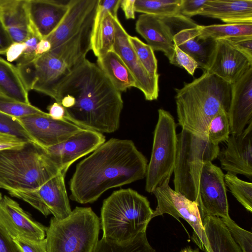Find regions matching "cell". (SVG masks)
Masks as SVG:
<instances>
[{
    "label": "cell",
    "mask_w": 252,
    "mask_h": 252,
    "mask_svg": "<svg viewBox=\"0 0 252 252\" xmlns=\"http://www.w3.org/2000/svg\"><path fill=\"white\" fill-rule=\"evenodd\" d=\"M69 94L74 105L65 108L64 119L84 128L111 133L120 126L124 102L97 64L86 59L72 68L59 85L56 102Z\"/></svg>",
    "instance_id": "cell-1"
},
{
    "label": "cell",
    "mask_w": 252,
    "mask_h": 252,
    "mask_svg": "<svg viewBox=\"0 0 252 252\" xmlns=\"http://www.w3.org/2000/svg\"><path fill=\"white\" fill-rule=\"evenodd\" d=\"M147 166L132 140L111 138L77 164L69 181L70 198L93 203L109 189L145 178Z\"/></svg>",
    "instance_id": "cell-2"
},
{
    "label": "cell",
    "mask_w": 252,
    "mask_h": 252,
    "mask_svg": "<svg viewBox=\"0 0 252 252\" xmlns=\"http://www.w3.org/2000/svg\"><path fill=\"white\" fill-rule=\"evenodd\" d=\"M175 91L178 124L198 136L207 138L209 124L221 109L228 112L230 84L206 71Z\"/></svg>",
    "instance_id": "cell-3"
},
{
    "label": "cell",
    "mask_w": 252,
    "mask_h": 252,
    "mask_svg": "<svg viewBox=\"0 0 252 252\" xmlns=\"http://www.w3.org/2000/svg\"><path fill=\"white\" fill-rule=\"evenodd\" d=\"M154 210L147 198L130 188L115 190L102 204V238L118 243L129 242L146 232Z\"/></svg>",
    "instance_id": "cell-4"
},
{
    "label": "cell",
    "mask_w": 252,
    "mask_h": 252,
    "mask_svg": "<svg viewBox=\"0 0 252 252\" xmlns=\"http://www.w3.org/2000/svg\"><path fill=\"white\" fill-rule=\"evenodd\" d=\"M60 171L42 149L32 143L0 151V189L8 192L37 189Z\"/></svg>",
    "instance_id": "cell-5"
},
{
    "label": "cell",
    "mask_w": 252,
    "mask_h": 252,
    "mask_svg": "<svg viewBox=\"0 0 252 252\" xmlns=\"http://www.w3.org/2000/svg\"><path fill=\"white\" fill-rule=\"evenodd\" d=\"M177 145L174 169V190L189 199L199 203V180L203 163L218 158L220 148L207 138L184 129L177 135Z\"/></svg>",
    "instance_id": "cell-6"
},
{
    "label": "cell",
    "mask_w": 252,
    "mask_h": 252,
    "mask_svg": "<svg viewBox=\"0 0 252 252\" xmlns=\"http://www.w3.org/2000/svg\"><path fill=\"white\" fill-rule=\"evenodd\" d=\"M100 222L91 207H76L63 220L52 218L46 228L47 252H93Z\"/></svg>",
    "instance_id": "cell-7"
},
{
    "label": "cell",
    "mask_w": 252,
    "mask_h": 252,
    "mask_svg": "<svg viewBox=\"0 0 252 252\" xmlns=\"http://www.w3.org/2000/svg\"><path fill=\"white\" fill-rule=\"evenodd\" d=\"M158 120L154 132L149 163L146 175L145 190L149 193L173 173L177 154L176 125L168 111L158 110Z\"/></svg>",
    "instance_id": "cell-8"
},
{
    "label": "cell",
    "mask_w": 252,
    "mask_h": 252,
    "mask_svg": "<svg viewBox=\"0 0 252 252\" xmlns=\"http://www.w3.org/2000/svg\"><path fill=\"white\" fill-rule=\"evenodd\" d=\"M169 181L166 180L152 192L157 200L152 218L167 214L178 221L180 218L184 219L193 229V241L205 252H211L197 203L173 189Z\"/></svg>",
    "instance_id": "cell-9"
},
{
    "label": "cell",
    "mask_w": 252,
    "mask_h": 252,
    "mask_svg": "<svg viewBox=\"0 0 252 252\" xmlns=\"http://www.w3.org/2000/svg\"><path fill=\"white\" fill-rule=\"evenodd\" d=\"M28 90H35L56 99L57 90L70 69L64 62L48 52L16 66Z\"/></svg>",
    "instance_id": "cell-10"
},
{
    "label": "cell",
    "mask_w": 252,
    "mask_h": 252,
    "mask_svg": "<svg viewBox=\"0 0 252 252\" xmlns=\"http://www.w3.org/2000/svg\"><path fill=\"white\" fill-rule=\"evenodd\" d=\"M66 173L60 171L37 189L15 190L9 193L27 202L45 217L52 214L57 220L64 219L72 212L64 182Z\"/></svg>",
    "instance_id": "cell-11"
},
{
    "label": "cell",
    "mask_w": 252,
    "mask_h": 252,
    "mask_svg": "<svg viewBox=\"0 0 252 252\" xmlns=\"http://www.w3.org/2000/svg\"><path fill=\"white\" fill-rule=\"evenodd\" d=\"M224 174L211 161L203 163L199 180V203L201 219L210 215L220 218L229 215Z\"/></svg>",
    "instance_id": "cell-12"
},
{
    "label": "cell",
    "mask_w": 252,
    "mask_h": 252,
    "mask_svg": "<svg viewBox=\"0 0 252 252\" xmlns=\"http://www.w3.org/2000/svg\"><path fill=\"white\" fill-rule=\"evenodd\" d=\"M16 119L26 131L32 143L42 149L65 141L84 129L66 120H54L46 112Z\"/></svg>",
    "instance_id": "cell-13"
},
{
    "label": "cell",
    "mask_w": 252,
    "mask_h": 252,
    "mask_svg": "<svg viewBox=\"0 0 252 252\" xmlns=\"http://www.w3.org/2000/svg\"><path fill=\"white\" fill-rule=\"evenodd\" d=\"M115 38L113 50L126 64L136 83V88L144 94L147 100H156L158 97L159 76H151L138 59L129 39V34L118 17L113 18Z\"/></svg>",
    "instance_id": "cell-14"
},
{
    "label": "cell",
    "mask_w": 252,
    "mask_h": 252,
    "mask_svg": "<svg viewBox=\"0 0 252 252\" xmlns=\"http://www.w3.org/2000/svg\"><path fill=\"white\" fill-rule=\"evenodd\" d=\"M105 142L102 133L83 129L65 141L42 150L60 170L67 172L74 162L93 152Z\"/></svg>",
    "instance_id": "cell-15"
},
{
    "label": "cell",
    "mask_w": 252,
    "mask_h": 252,
    "mask_svg": "<svg viewBox=\"0 0 252 252\" xmlns=\"http://www.w3.org/2000/svg\"><path fill=\"white\" fill-rule=\"evenodd\" d=\"M252 63L225 39L214 40L205 71L232 84L250 68Z\"/></svg>",
    "instance_id": "cell-16"
},
{
    "label": "cell",
    "mask_w": 252,
    "mask_h": 252,
    "mask_svg": "<svg viewBox=\"0 0 252 252\" xmlns=\"http://www.w3.org/2000/svg\"><path fill=\"white\" fill-rule=\"evenodd\" d=\"M0 225L12 238L40 241L46 237V228L33 219L18 202L4 195L0 202Z\"/></svg>",
    "instance_id": "cell-17"
},
{
    "label": "cell",
    "mask_w": 252,
    "mask_h": 252,
    "mask_svg": "<svg viewBox=\"0 0 252 252\" xmlns=\"http://www.w3.org/2000/svg\"><path fill=\"white\" fill-rule=\"evenodd\" d=\"M239 135L229 136L218 157L227 172L252 178V121Z\"/></svg>",
    "instance_id": "cell-18"
},
{
    "label": "cell",
    "mask_w": 252,
    "mask_h": 252,
    "mask_svg": "<svg viewBox=\"0 0 252 252\" xmlns=\"http://www.w3.org/2000/svg\"><path fill=\"white\" fill-rule=\"evenodd\" d=\"M99 1L69 0L67 11L60 24L45 38L51 45L50 50L67 41L94 20Z\"/></svg>",
    "instance_id": "cell-19"
},
{
    "label": "cell",
    "mask_w": 252,
    "mask_h": 252,
    "mask_svg": "<svg viewBox=\"0 0 252 252\" xmlns=\"http://www.w3.org/2000/svg\"><path fill=\"white\" fill-rule=\"evenodd\" d=\"M228 110L230 134L239 135L252 121V67L230 85Z\"/></svg>",
    "instance_id": "cell-20"
},
{
    "label": "cell",
    "mask_w": 252,
    "mask_h": 252,
    "mask_svg": "<svg viewBox=\"0 0 252 252\" xmlns=\"http://www.w3.org/2000/svg\"><path fill=\"white\" fill-rule=\"evenodd\" d=\"M69 0H27L32 29L41 39L51 34L66 13Z\"/></svg>",
    "instance_id": "cell-21"
},
{
    "label": "cell",
    "mask_w": 252,
    "mask_h": 252,
    "mask_svg": "<svg viewBox=\"0 0 252 252\" xmlns=\"http://www.w3.org/2000/svg\"><path fill=\"white\" fill-rule=\"evenodd\" d=\"M135 30L147 41L154 51L163 52L170 63L173 64L174 58V33L163 18L151 15H139Z\"/></svg>",
    "instance_id": "cell-22"
},
{
    "label": "cell",
    "mask_w": 252,
    "mask_h": 252,
    "mask_svg": "<svg viewBox=\"0 0 252 252\" xmlns=\"http://www.w3.org/2000/svg\"><path fill=\"white\" fill-rule=\"evenodd\" d=\"M0 20L13 43L24 42L32 32L27 0H0Z\"/></svg>",
    "instance_id": "cell-23"
},
{
    "label": "cell",
    "mask_w": 252,
    "mask_h": 252,
    "mask_svg": "<svg viewBox=\"0 0 252 252\" xmlns=\"http://www.w3.org/2000/svg\"><path fill=\"white\" fill-rule=\"evenodd\" d=\"M198 15L226 24H252V0H207Z\"/></svg>",
    "instance_id": "cell-24"
},
{
    "label": "cell",
    "mask_w": 252,
    "mask_h": 252,
    "mask_svg": "<svg viewBox=\"0 0 252 252\" xmlns=\"http://www.w3.org/2000/svg\"><path fill=\"white\" fill-rule=\"evenodd\" d=\"M94 20L49 52L63 60L71 70L86 59L87 53L91 50V39Z\"/></svg>",
    "instance_id": "cell-25"
},
{
    "label": "cell",
    "mask_w": 252,
    "mask_h": 252,
    "mask_svg": "<svg viewBox=\"0 0 252 252\" xmlns=\"http://www.w3.org/2000/svg\"><path fill=\"white\" fill-rule=\"evenodd\" d=\"M197 26L187 27L178 31L174 34L173 42L178 48L193 58L198 67L205 71L214 40L198 39Z\"/></svg>",
    "instance_id": "cell-26"
},
{
    "label": "cell",
    "mask_w": 252,
    "mask_h": 252,
    "mask_svg": "<svg viewBox=\"0 0 252 252\" xmlns=\"http://www.w3.org/2000/svg\"><path fill=\"white\" fill-rule=\"evenodd\" d=\"M113 18L109 12L98 6L91 39V50L97 58L113 50L115 38Z\"/></svg>",
    "instance_id": "cell-27"
},
{
    "label": "cell",
    "mask_w": 252,
    "mask_h": 252,
    "mask_svg": "<svg viewBox=\"0 0 252 252\" xmlns=\"http://www.w3.org/2000/svg\"><path fill=\"white\" fill-rule=\"evenodd\" d=\"M97 65L120 92L136 88V81L118 55L113 50L97 58Z\"/></svg>",
    "instance_id": "cell-28"
},
{
    "label": "cell",
    "mask_w": 252,
    "mask_h": 252,
    "mask_svg": "<svg viewBox=\"0 0 252 252\" xmlns=\"http://www.w3.org/2000/svg\"><path fill=\"white\" fill-rule=\"evenodd\" d=\"M0 92L9 100L31 104L17 67L0 57Z\"/></svg>",
    "instance_id": "cell-29"
},
{
    "label": "cell",
    "mask_w": 252,
    "mask_h": 252,
    "mask_svg": "<svg viewBox=\"0 0 252 252\" xmlns=\"http://www.w3.org/2000/svg\"><path fill=\"white\" fill-rule=\"evenodd\" d=\"M202 222L211 252H242L220 218L207 215Z\"/></svg>",
    "instance_id": "cell-30"
},
{
    "label": "cell",
    "mask_w": 252,
    "mask_h": 252,
    "mask_svg": "<svg viewBox=\"0 0 252 252\" xmlns=\"http://www.w3.org/2000/svg\"><path fill=\"white\" fill-rule=\"evenodd\" d=\"M199 40H216L252 35V24H224L196 27Z\"/></svg>",
    "instance_id": "cell-31"
},
{
    "label": "cell",
    "mask_w": 252,
    "mask_h": 252,
    "mask_svg": "<svg viewBox=\"0 0 252 252\" xmlns=\"http://www.w3.org/2000/svg\"><path fill=\"white\" fill-rule=\"evenodd\" d=\"M182 0H135V11L162 18H171L180 14Z\"/></svg>",
    "instance_id": "cell-32"
},
{
    "label": "cell",
    "mask_w": 252,
    "mask_h": 252,
    "mask_svg": "<svg viewBox=\"0 0 252 252\" xmlns=\"http://www.w3.org/2000/svg\"><path fill=\"white\" fill-rule=\"evenodd\" d=\"M93 252H156L149 244L146 232L140 233L133 240L118 243L103 238L98 240Z\"/></svg>",
    "instance_id": "cell-33"
},
{
    "label": "cell",
    "mask_w": 252,
    "mask_h": 252,
    "mask_svg": "<svg viewBox=\"0 0 252 252\" xmlns=\"http://www.w3.org/2000/svg\"><path fill=\"white\" fill-rule=\"evenodd\" d=\"M225 186L237 201L249 212H252V184L239 179L235 174H224Z\"/></svg>",
    "instance_id": "cell-34"
},
{
    "label": "cell",
    "mask_w": 252,
    "mask_h": 252,
    "mask_svg": "<svg viewBox=\"0 0 252 252\" xmlns=\"http://www.w3.org/2000/svg\"><path fill=\"white\" fill-rule=\"evenodd\" d=\"M230 134L227 111L222 108L211 120L207 130V138L214 145L226 142Z\"/></svg>",
    "instance_id": "cell-35"
},
{
    "label": "cell",
    "mask_w": 252,
    "mask_h": 252,
    "mask_svg": "<svg viewBox=\"0 0 252 252\" xmlns=\"http://www.w3.org/2000/svg\"><path fill=\"white\" fill-rule=\"evenodd\" d=\"M128 39L138 59L148 73L153 77L159 76L158 72V61L151 46L136 36L129 35Z\"/></svg>",
    "instance_id": "cell-36"
},
{
    "label": "cell",
    "mask_w": 252,
    "mask_h": 252,
    "mask_svg": "<svg viewBox=\"0 0 252 252\" xmlns=\"http://www.w3.org/2000/svg\"><path fill=\"white\" fill-rule=\"evenodd\" d=\"M0 112L16 118L42 114L45 113L31 104L6 99H0Z\"/></svg>",
    "instance_id": "cell-37"
},
{
    "label": "cell",
    "mask_w": 252,
    "mask_h": 252,
    "mask_svg": "<svg viewBox=\"0 0 252 252\" xmlns=\"http://www.w3.org/2000/svg\"><path fill=\"white\" fill-rule=\"evenodd\" d=\"M220 219L242 252H252V232L240 227L229 216Z\"/></svg>",
    "instance_id": "cell-38"
},
{
    "label": "cell",
    "mask_w": 252,
    "mask_h": 252,
    "mask_svg": "<svg viewBox=\"0 0 252 252\" xmlns=\"http://www.w3.org/2000/svg\"><path fill=\"white\" fill-rule=\"evenodd\" d=\"M0 132L24 139L32 143L26 131L15 118L0 112Z\"/></svg>",
    "instance_id": "cell-39"
},
{
    "label": "cell",
    "mask_w": 252,
    "mask_h": 252,
    "mask_svg": "<svg viewBox=\"0 0 252 252\" xmlns=\"http://www.w3.org/2000/svg\"><path fill=\"white\" fill-rule=\"evenodd\" d=\"M32 30L30 35L24 42L26 44V48L17 60V66L28 63L38 56L35 54V50L41 39L32 29Z\"/></svg>",
    "instance_id": "cell-40"
},
{
    "label": "cell",
    "mask_w": 252,
    "mask_h": 252,
    "mask_svg": "<svg viewBox=\"0 0 252 252\" xmlns=\"http://www.w3.org/2000/svg\"><path fill=\"white\" fill-rule=\"evenodd\" d=\"M174 65L184 68L191 75L198 67L196 61L190 56L185 53L174 44Z\"/></svg>",
    "instance_id": "cell-41"
},
{
    "label": "cell",
    "mask_w": 252,
    "mask_h": 252,
    "mask_svg": "<svg viewBox=\"0 0 252 252\" xmlns=\"http://www.w3.org/2000/svg\"><path fill=\"white\" fill-rule=\"evenodd\" d=\"M13 240L22 252H47L46 238L40 241L22 237H15Z\"/></svg>",
    "instance_id": "cell-42"
},
{
    "label": "cell",
    "mask_w": 252,
    "mask_h": 252,
    "mask_svg": "<svg viewBox=\"0 0 252 252\" xmlns=\"http://www.w3.org/2000/svg\"><path fill=\"white\" fill-rule=\"evenodd\" d=\"M225 40L252 63V35L234 37Z\"/></svg>",
    "instance_id": "cell-43"
},
{
    "label": "cell",
    "mask_w": 252,
    "mask_h": 252,
    "mask_svg": "<svg viewBox=\"0 0 252 252\" xmlns=\"http://www.w3.org/2000/svg\"><path fill=\"white\" fill-rule=\"evenodd\" d=\"M29 143L24 139L0 132V151L21 149Z\"/></svg>",
    "instance_id": "cell-44"
},
{
    "label": "cell",
    "mask_w": 252,
    "mask_h": 252,
    "mask_svg": "<svg viewBox=\"0 0 252 252\" xmlns=\"http://www.w3.org/2000/svg\"><path fill=\"white\" fill-rule=\"evenodd\" d=\"M207 0H182L181 15L189 18L198 15Z\"/></svg>",
    "instance_id": "cell-45"
},
{
    "label": "cell",
    "mask_w": 252,
    "mask_h": 252,
    "mask_svg": "<svg viewBox=\"0 0 252 252\" xmlns=\"http://www.w3.org/2000/svg\"><path fill=\"white\" fill-rule=\"evenodd\" d=\"M0 252H22L13 238L0 225Z\"/></svg>",
    "instance_id": "cell-46"
},
{
    "label": "cell",
    "mask_w": 252,
    "mask_h": 252,
    "mask_svg": "<svg viewBox=\"0 0 252 252\" xmlns=\"http://www.w3.org/2000/svg\"><path fill=\"white\" fill-rule=\"evenodd\" d=\"M25 42L13 43L6 52L7 60L9 62L17 61L26 48Z\"/></svg>",
    "instance_id": "cell-47"
},
{
    "label": "cell",
    "mask_w": 252,
    "mask_h": 252,
    "mask_svg": "<svg viewBox=\"0 0 252 252\" xmlns=\"http://www.w3.org/2000/svg\"><path fill=\"white\" fill-rule=\"evenodd\" d=\"M121 0H99L98 6L109 12L113 18L117 17Z\"/></svg>",
    "instance_id": "cell-48"
},
{
    "label": "cell",
    "mask_w": 252,
    "mask_h": 252,
    "mask_svg": "<svg viewBox=\"0 0 252 252\" xmlns=\"http://www.w3.org/2000/svg\"><path fill=\"white\" fill-rule=\"evenodd\" d=\"M12 43L11 39L0 20V55L5 54Z\"/></svg>",
    "instance_id": "cell-49"
},
{
    "label": "cell",
    "mask_w": 252,
    "mask_h": 252,
    "mask_svg": "<svg viewBox=\"0 0 252 252\" xmlns=\"http://www.w3.org/2000/svg\"><path fill=\"white\" fill-rule=\"evenodd\" d=\"M47 109L49 115L53 119L56 120H63L64 119L65 114V108L61 103L55 102L48 106Z\"/></svg>",
    "instance_id": "cell-50"
},
{
    "label": "cell",
    "mask_w": 252,
    "mask_h": 252,
    "mask_svg": "<svg viewBox=\"0 0 252 252\" xmlns=\"http://www.w3.org/2000/svg\"><path fill=\"white\" fill-rule=\"evenodd\" d=\"M135 0H121L120 6L127 19L135 18Z\"/></svg>",
    "instance_id": "cell-51"
},
{
    "label": "cell",
    "mask_w": 252,
    "mask_h": 252,
    "mask_svg": "<svg viewBox=\"0 0 252 252\" xmlns=\"http://www.w3.org/2000/svg\"><path fill=\"white\" fill-rule=\"evenodd\" d=\"M51 45L49 41L46 39H41L37 45L35 54L39 56L50 51Z\"/></svg>",
    "instance_id": "cell-52"
},
{
    "label": "cell",
    "mask_w": 252,
    "mask_h": 252,
    "mask_svg": "<svg viewBox=\"0 0 252 252\" xmlns=\"http://www.w3.org/2000/svg\"><path fill=\"white\" fill-rule=\"evenodd\" d=\"M60 103H61L64 108H69L74 105L75 99L72 95L66 94L62 98Z\"/></svg>",
    "instance_id": "cell-53"
},
{
    "label": "cell",
    "mask_w": 252,
    "mask_h": 252,
    "mask_svg": "<svg viewBox=\"0 0 252 252\" xmlns=\"http://www.w3.org/2000/svg\"><path fill=\"white\" fill-rule=\"evenodd\" d=\"M179 252H199L198 249H193L190 247H186Z\"/></svg>",
    "instance_id": "cell-54"
},
{
    "label": "cell",
    "mask_w": 252,
    "mask_h": 252,
    "mask_svg": "<svg viewBox=\"0 0 252 252\" xmlns=\"http://www.w3.org/2000/svg\"><path fill=\"white\" fill-rule=\"evenodd\" d=\"M0 99H8L0 92Z\"/></svg>",
    "instance_id": "cell-55"
},
{
    "label": "cell",
    "mask_w": 252,
    "mask_h": 252,
    "mask_svg": "<svg viewBox=\"0 0 252 252\" xmlns=\"http://www.w3.org/2000/svg\"><path fill=\"white\" fill-rule=\"evenodd\" d=\"M2 199V196L1 193L0 192V202H1Z\"/></svg>",
    "instance_id": "cell-56"
}]
</instances>
